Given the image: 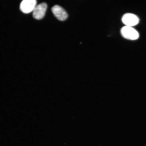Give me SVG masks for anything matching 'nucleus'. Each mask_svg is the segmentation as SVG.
<instances>
[{"label": "nucleus", "instance_id": "nucleus-1", "mask_svg": "<svg viewBox=\"0 0 146 146\" xmlns=\"http://www.w3.org/2000/svg\"><path fill=\"white\" fill-rule=\"evenodd\" d=\"M121 33L124 38L129 40H135L139 37L138 32L132 27H123L121 29Z\"/></svg>", "mask_w": 146, "mask_h": 146}, {"label": "nucleus", "instance_id": "nucleus-2", "mask_svg": "<svg viewBox=\"0 0 146 146\" xmlns=\"http://www.w3.org/2000/svg\"><path fill=\"white\" fill-rule=\"evenodd\" d=\"M47 8V5L45 3L36 5L33 11V17L36 20L42 19L45 16Z\"/></svg>", "mask_w": 146, "mask_h": 146}, {"label": "nucleus", "instance_id": "nucleus-3", "mask_svg": "<svg viewBox=\"0 0 146 146\" xmlns=\"http://www.w3.org/2000/svg\"><path fill=\"white\" fill-rule=\"evenodd\" d=\"M36 0H24L20 5V9L24 13H29L33 11L36 6Z\"/></svg>", "mask_w": 146, "mask_h": 146}, {"label": "nucleus", "instance_id": "nucleus-4", "mask_svg": "<svg viewBox=\"0 0 146 146\" xmlns=\"http://www.w3.org/2000/svg\"><path fill=\"white\" fill-rule=\"evenodd\" d=\"M122 21L126 26L132 27L138 24L139 19L135 14L131 13L126 14L123 16Z\"/></svg>", "mask_w": 146, "mask_h": 146}, {"label": "nucleus", "instance_id": "nucleus-5", "mask_svg": "<svg viewBox=\"0 0 146 146\" xmlns=\"http://www.w3.org/2000/svg\"><path fill=\"white\" fill-rule=\"evenodd\" d=\"M52 11L54 15L60 21H65L68 17V15L67 12L64 9L59 5H54L52 7Z\"/></svg>", "mask_w": 146, "mask_h": 146}]
</instances>
